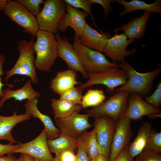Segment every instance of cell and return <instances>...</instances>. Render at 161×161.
Masks as SVG:
<instances>
[{
	"instance_id": "6da1fadb",
	"label": "cell",
	"mask_w": 161,
	"mask_h": 161,
	"mask_svg": "<svg viewBox=\"0 0 161 161\" xmlns=\"http://www.w3.org/2000/svg\"><path fill=\"white\" fill-rule=\"evenodd\" d=\"M33 44L36 56L34 64L38 70L49 72L58 57V43L54 34L39 30Z\"/></svg>"
},
{
	"instance_id": "7a4b0ae2",
	"label": "cell",
	"mask_w": 161,
	"mask_h": 161,
	"mask_svg": "<svg viewBox=\"0 0 161 161\" xmlns=\"http://www.w3.org/2000/svg\"><path fill=\"white\" fill-rule=\"evenodd\" d=\"M34 37H32L30 41L23 39L18 41L17 49L19 57L13 66L6 72L5 81H8L13 76L18 75L28 77L33 83H38L34 64Z\"/></svg>"
},
{
	"instance_id": "3957f363",
	"label": "cell",
	"mask_w": 161,
	"mask_h": 161,
	"mask_svg": "<svg viewBox=\"0 0 161 161\" xmlns=\"http://www.w3.org/2000/svg\"><path fill=\"white\" fill-rule=\"evenodd\" d=\"M118 66L126 72L128 78L124 85L115 89L114 92L127 91L145 97L150 93L154 79L161 71L159 67L148 72L140 73L125 61Z\"/></svg>"
},
{
	"instance_id": "277c9868",
	"label": "cell",
	"mask_w": 161,
	"mask_h": 161,
	"mask_svg": "<svg viewBox=\"0 0 161 161\" xmlns=\"http://www.w3.org/2000/svg\"><path fill=\"white\" fill-rule=\"evenodd\" d=\"M73 45L88 74L101 72L118 65L116 63L110 62L100 52L82 45L79 38L75 36L74 37Z\"/></svg>"
},
{
	"instance_id": "5b68a950",
	"label": "cell",
	"mask_w": 161,
	"mask_h": 161,
	"mask_svg": "<svg viewBox=\"0 0 161 161\" xmlns=\"http://www.w3.org/2000/svg\"><path fill=\"white\" fill-rule=\"evenodd\" d=\"M36 16L39 29L56 34L58 24L65 13V2L63 0H46Z\"/></svg>"
},
{
	"instance_id": "8992f818",
	"label": "cell",
	"mask_w": 161,
	"mask_h": 161,
	"mask_svg": "<svg viewBox=\"0 0 161 161\" xmlns=\"http://www.w3.org/2000/svg\"><path fill=\"white\" fill-rule=\"evenodd\" d=\"M100 105L86 111V114L94 117L100 116L109 117L117 121L126 111L129 92L120 91Z\"/></svg>"
},
{
	"instance_id": "52a82bcc",
	"label": "cell",
	"mask_w": 161,
	"mask_h": 161,
	"mask_svg": "<svg viewBox=\"0 0 161 161\" xmlns=\"http://www.w3.org/2000/svg\"><path fill=\"white\" fill-rule=\"evenodd\" d=\"M88 78L87 81L79 87L82 91L89 86L101 84L105 86L112 92H114L116 87L124 85L128 78L126 72L118 65L101 72L88 73Z\"/></svg>"
},
{
	"instance_id": "ba28073f",
	"label": "cell",
	"mask_w": 161,
	"mask_h": 161,
	"mask_svg": "<svg viewBox=\"0 0 161 161\" xmlns=\"http://www.w3.org/2000/svg\"><path fill=\"white\" fill-rule=\"evenodd\" d=\"M5 15L33 37L39 30L35 16L17 0H9L3 10Z\"/></svg>"
},
{
	"instance_id": "9c48e42d",
	"label": "cell",
	"mask_w": 161,
	"mask_h": 161,
	"mask_svg": "<svg viewBox=\"0 0 161 161\" xmlns=\"http://www.w3.org/2000/svg\"><path fill=\"white\" fill-rule=\"evenodd\" d=\"M18 146L11 154L23 153L32 157L35 161H53L47 143L46 131L44 128L40 134L31 141L25 143H19Z\"/></svg>"
},
{
	"instance_id": "30bf717a",
	"label": "cell",
	"mask_w": 161,
	"mask_h": 161,
	"mask_svg": "<svg viewBox=\"0 0 161 161\" xmlns=\"http://www.w3.org/2000/svg\"><path fill=\"white\" fill-rule=\"evenodd\" d=\"M75 112L64 118L55 119L56 125L60 131V134L71 138L78 139L91 127L89 122V116Z\"/></svg>"
},
{
	"instance_id": "8fae6325",
	"label": "cell",
	"mask_w": 161,
	"mask_h": 161,
	"mask_svg": "<svg viewBox=\"0 0 161 161\" xmlns=\"http://www.w3.org/2000/svg\"><path fill=\"white\" fill-rule=\"evenodd\" d=\"M94 118L93 126L96 130V139L101 154L109 160L116 121L106 116Z\"/></svg>"
},
{
	"instance_id": "7c38bea8",
	"label": "cell",
	"mask_w": 161,
	"mask_h": 161,
	"mask_svg": "<svg viewBox=\"0 0 161 161\" xmlns=\"http://www.w3.org/2000/svg\"><path fill=\"white\" fill-rule=\"evenodd\" d=\"M131 120L122 116L117 121L111 144L109 161L115 158L130 143L133 135Z\"/></svg>"
},
{
	"instance_id": "4fadbf2b",
	"label": "cell",
	"mask_w": 161,
	"mask_h": 161,
	"mask_svg": "<svg viewBox=\"0 0 161 161\" xmlns=\"http://www.w3.org/2000/svg\"><path fill=\"white\" fill-rule=\"evenodd\" d=\"M134 40L127 39L124 33L115 35L108 40L103 52L110 58L113 63L125 61L126 57L134 54L136 51L135 49L126 50L127 46Z\"/></svg>"
},
{
	"instance_id": "5bb4252c",
	"label": "cell",
	"mask_w": 161,
	"mask_h": 161,
	"mask_svg": "<svg viewBox=\"0 0 161 161\" xmlns=\"http://www.w3.org/2000/svg\"><path fill=\"white\" fill-rule=\"evenodd\" d=\"M55 36L58 43V57L65 62L69 69L79 72L84 78H88V74L83 67L73 45L66 37H62L58 32Z\"/></svg>"
},
{
	"instance_id": "9a60e30c",
	"label": "cell",
	"mask_w": 161,
	"mask_h": 161,
	"mask_svg": "<svg viewBox=\"0 0 161 161\" xmlns=\"http://www.w3.org/2000/svg\"><path fill=\"white\" fill-rule=\"evenodd\" d=\"M65 10L66 13L58 24V30L64 32L70 27L75 31V36L79 38L85 27L86 18L89 15L66 3Z\"/></svg>"
},
{
	"instance_id": "2e32d148",
	"label": "cell",
	"mask_w": 161,
	"mask_h": 161,
	"mask_svg": "<svg viewBox=\"0 0 161 161\" xmlns=\"http://www.w3.org/2000/svg\"><path fill=\"white\" fill-rule=\"evenodd\" d=\"M130 93L128 99L127 107L123 116L131 120H137L141 119L145 115L161 113L160 109L147 103L140 95L134 93Z\"/></svg>"
},
{
	"instance_id": "e0dca14e",
	"label": "cell",
	"mask_w": 161,
	"mask_h": 161,
	"mask_svg": "<svg viewBox=\"0 0 161 161\" xmlns=\"http://www.w3.org/2000/svg\"><path fill=\"white\" fill-rule=\"evenodd\" d=\"M111 37L110 32H99L86 23L83 32L79 38L81 44L93 50L101 52L103 51L106 44Z\"/></svg>"
},
{
	"instance_id": "ac0fdd59",
	"label": "cell",
	"mask_w": 161,
	"mask_h": 161,
	"mask_svg": "<svg viewBox=\"0 0 161 161\" xmlns=\"http://www.w3.org/2000/svg\"><path fill=\"white\" fill-rule=\"evenodd\" d=\"M38 98L28 100L26 101L24 106L26 113L30 114L31 117L39 119L43 124L46 131L47 140L55 139L60 135V131L56 127L50 117L42 113L37 107Z\"/></svg>"
},
{
	"instance_id": "d6986e66",
	"label": "cell",
	"mask_w": 161,
	"mask_h": 161,
	"mask_svg": "<svg viewBox=\"0 0 161 161\" xmlns=\"http://www.w3.org/2000/svg\"><path fill=\"white\" fill-rule=\"evenodd\" d=\"M151 13L145 11L143 14L139 17L133 18L126 24L120 26L114 31L116 32L118 30L125 32L129 39H140L145 33V30Z\"/></svg>"
},
{
	"instance_id": "ffe728a7",
	"label": "cell",
	"mask_w": 161,
	"mask_h": 161,
	"mask_svg": "<svg viewBox=\"0 0 161 161\" xmlns=\"http://www.w3.org/2000/svg\"><path fill=\"white\" fill-rule=\"evenodd\" d=\"M31 116L28 114H17L16 111L10 116L0 115V140L8 141L10 144H13L16 141L13 137L11 131L17 124L30 120Z\"/></svg>"
},
{
	"instance_id": "44dd1931",
	"label": "cell",
	"mask_w": 161,
	"mask_h": 161,
	"mask_svg": "<svg viewBox=\"0 0 161 161\" xmlns=\"http://www.w3.org/2000/svg\"><path fill=\"white\" fill-rule=\"evenodd\" d=\"M78 84L76 72L69 69L57 73L52 80L50 88L54 93L60 95Z\"/></svg>"
},
{
	"instance_id": "7402d4cb",
	"label": "cell",
	"mask_w": 161,
	"mask_h": 161,
	"mask_svg": "<svg viewBox=\"0 0 161 161\" xmlns=\"http://www.w3.org/2000/svg\"><path fill=\"white\" fill-rule=\"evenodd\" d=\"M31 80L29 79L22 87L19 89L14 90L7 88L3 90L4 95L0 99V108L2 107L6 101L11 98L21 101L40 97L41 95L40 93L34 89Z\"/></svg>"
},
{
	"instance_id": "603a6c76",
	"label": "cell",
	"mask_w": 161,
	"mask_h": 161,
	"mask_svg": "<svg viewBox=\"0 0 161 161\" xmlns=\"http://www.w3.org/2000/svg\"><path fill=\"white\" fill-rule=\"evenodd\" d=\"M152 128L151 123L148 122H143L134 140L129 144L128 153L133 158L138 156L144 150Z\"/></svg>"
},
{
	"instance_id": "cb8c5ba5",
	"label": "cell",
	"mask_w": 161,
	"mask_h": 161,
	"mask_svg": "<svg viewBox=\"0 0 161 161\" xmlns=\"http://www.w3.org/2000/svg\"><path fill=\"white\" fill-rule=\"evenodd\" d=\"M115 1L122 4L124 7L123 11L119 14L120 16L135 11L142 10L161 14V1L156 0L153 3L147 4L144 1L132 0L126 1L124 0H116Z\"/></svg>"
},
{
	"instance_id": "d4e9b609",
	"label": "cell",
	"mask_w": 161,
	"mask_h": 161,
	"mask_svg": "<svg viewBox=\"0 0 161 161\" xmlns=\"http://www.w3.org/2000/svg\"><path fill=\"white\" fill-rule=\"evenodd\" d=\"M50 105L55 119L66 118L75 112H79L82 108L81 105L60 98H52Z\"/></svg>"
},
{
	"instance_id": "484cf974",
	"label": "cell",
	"mask_w": 161,
	"mask_h": 161,
	"mask_svg": "<svg viewBox=\"0 0 161 161\" xmlns=\"http://www.w3.org/2000/svg\"><path fill=\"white\" fill-rule=\"evenodd\" d=\"M47 143L51 153H54L55 156H57L65 150L71 149L74 151L78 148L79 139L60 134L55 139L47 140Z\"/></svg>"
},
{
	"instance_id": "4316f807",
	"label": "cell",
	"mask_w": 161,
	"mask_h": 161,
	"mask_svg": "<svg viewBox=\"0 0 161 161\" xmlns=\"http://www.w3.org/2000/svg\"><path fill=\"white\" fill-rule=\"evenodd\" d=\"M81 137L86 150L91 160L102 154L97 140L96 130L95 128L91 131H85Z\"/></svg>"
},
{
	"instance_id": "83f0119b",
	"label": "cell",
	"mask_w": 161,
	"mask_h": 161,
	"mask_svg": "<svg viewBox=\"0 0 161 161\" xmlns=\"http://www.w3.org/2000/svg\"><path fill=\"white\" fill-rule=\"evenodd\" d=\"M106 98L103 90L89 89L83 96L81 105L83 109L90 107H95L103 103Z\"/></svg>"
},
{
	"instance_id": "f1b7e54d",
	"label": "cell",
	"mask_w": 161,
	"mask_h": 161,
	"mask_svg": "<svg viewBox=\"0 0 161 161\" xmlns=\"http://www.w3.org/2000/svg\"><path fill=\"white\" fill-rule=\"evenodd\" d=\"M144 149L150 150L157 154L161 153V132H157L152 128Z\"/></svg>"
},
{
	"instance_id": "f546056e",
	"label": "cell",
	"mask_w": 161,
	"mask_h": 161,
	"mask_svg": "<svg viewBox=\"0 0 161 161\" xmlns=\"http://www.w3.org/2000/svg\"><path fill=\"white\" fill-rule=\"evenodd\" d=\"M82 92L79 87L75 86L60 95V98L81 105L83 96Z\"/></svg>"
},
{
	"instance_id": "4dcf8cb0",
	"label": "cell",
	"mask_w": 161,
	"mask_h": 161,
	"mask_svg": "<svg viewBox=\"0 0 161 161\" xmlns=\"http://www.w3.org/2000/svg\"><path fill=\"white\" fill-rule=\"evenodd\" d=\"M65 2L75 8H81L89 15L95 25L91 12V6L92 4L89 0H65Z\"/></svg>"
},
{
	"instance_id": "1f68e13d",
	"label": "cell",
	"mask_w": 161,
	"mask_h": 161,
	"mask_svg": "<svg viewBox=\"0 0 161 161\" xmlns=\"http://www.w3.org/2000/svg\"><path fill=\"white\" fill-rule=\"evenodd\" d=\"M36 17L41 11L40 5L43 4V0H17Z\"/></svg>"
},
{
	"instance_id": "d6a6232c",
	"label": "cell",
	"mask_w": 161,
	"mask_h": 161,
	"mask_svg": "<svg viewBox=\"0 0 161 161\" xmlns=\"http://www.w3.org/2000/svg\"><path fill=\"white\" fill-rule=\"evenodd\" d=\"M156 108L159 109L161 106V83L160 82L153 93L145 97L144 100Z\"/></svg>"
},
{
	"instance_id": "836d02e7",
	"label": "cell",
	"mask_w": 161,
	"mask_h": 161,
	"mask_svg": "<svg viewBox=\"0 0 161 161\" xmlns=\"http://www.w3.org/2000/svg\"><path fill=\"white\" fill-rule=\"evenodd\" d=\"M138 157L140 161H161L160 154L147 149H144Z\"/></svg>"
},
{
	"instance_id": "e575fe53",
	"label": "cell",
	"mask_w": 161,
	"mask_h": 161,
	"mask_svg": "<svg viewBox=\"0 0 161 161\" xmlns=\"http://www.w3.org/2000/svg\"><path fill=\"white\" fill-rule=\"evenodd\" d=\"M79 139V144L75 161H91L86 150L81 136Z\"/></svg>"
},
{
	"instance_id": "d590c367",
	"label": "cell",
	"mask_w": 161,
	"mask_h": 161,
	"mask_svg": "<svg viewBox=\"0 0 161 161\" xmlns=\"http://www.w3.org/2000/svg\"><path fill=\"white\" fill-rule=\"evenodd\" d=\"M76 159V155L74 151L71 149L64 150L54 157V160L56 161H75Z\"/></svg>"
},
{
	"instance_id": "8d00e7d4",
	"label": "cell",
	"mask_w": 161,
	"mask_h": 161,
	"mask_svg": "<svg viewBox=\"0 0 161 161\" xmlns=\"http://www.w3.org/2000/svg\"><path fill=\"white\" fill-rule=\"evenodd\" d=\"M93 4H97L101 5L103 7L104 16L109 15L110 11L112 10L111 3H113L114 0H89Z\"/></svg>"
},
{
	"instance_id": "74e56055",
	"label": "cell",
	"mask_w": 161,
	"mask_h": 161,
	"mask_svg": "<svg viewBox=\"0 0 161 161\" xmlns=\"http://www.w3.org/2000/svg\"><path fill=\"white\" fill-rule=\"evenodd\" d=\"M127 146L115 158L110 161H135L129 155Z\"/></svg>"
},
{
	"instance_id": "f35d334b",
	"label": "cell",
	"mask_w": 161,
	"mask_h": 161,
	"mask_svg": "<svg viewBox=\"0 0 161 161\" xmlns=\"http://www.w3.org/2000/svg\"><path fill=\"white\" fill-rule=\"evenodd\" d=\"M18 146L11 144H3L0 143V156H4L5 154H11L13 151Z\"/></svg>"
},
{
	"instance_id": "ab89813d",
	"label": "cell",
	"mask_w": 161,
	"mask_h": 161,
	"mask_svg": "<svg viewBox=\"0 0 161 161\" xmlns=\"http://www.w3.org/2000/svg\"><path fill=\"white\" fill-rule=\"evenodd\" d=\"M6 57L5 56L2 54H0V97H2L4 95V93L2 90V87L4 85L1 80V76L3 75L4 71L3 69V66L4 63L5 62Z\"/></svg>"
},
{
	"instance_id": "60d3db41",
	"label": "cell",
	"mask_w": 161,
	"mask_h": 161,
	"mask_svg": "<svg viewBox=\"0 0 161 161\" xmlns=\"http://www.w3.org/2000/svg\"><path fill=\"white\" fill-rule=\"evenodd\" d=\"M17 159L12 154H8L6 156H0V161H15Z\"/></svg>"
},
{
	"instance_id": "b9f144b4",
	"label": "cell",
	"mask_w": 161,
	"mask_h": 161,
	"mask_svg": "<svg viewBox=\"0 0 161 161\" xmlns=\"http://www.w3.org/2000/svg\"><path fill=\"white\" fill-rule=\"evenodd\" d=\"M91 161H109L102 154H100Z\"/></svg>"
},
{
	"instance_id": "7bdbcfd3",
	"label": "cell",
	"mask_w": 161,
	"mask_h": 161,
	"mask_svg": "<svg viewBox=\"0 0 161 161\" xmlns=\"http://www.w3.org/2000/svg\"><path fill=\"white\" fill-rule=\"evenodd\" d=\"M9 0H0V11L4 10Z\"/></svg>"
},
{
	"instance_id": "ee69618b",
	"label": "cell",
	"mask_w": 161,
	"mask_h": 161,
	"mask_svg": "<svg viewBox=\"0 0 161 161\" xmlns=\"http://www.w3.org/2000/svg\"><path fill=\"white\" fill-rule=\"evenodd\" d=\"M148 117L151 119L160 118L161 117V113L152 114L148 116Z\"/></svg>"
},
{
	"instance_id": "f6af8a7d",
	"label": "cell",
	"mask_w": 161,
	"mask_h": 161,
	"mask_svg": "<svg viewBox=\"0 0 161 161\" xmlns=\"http://www.w3.org/2000/svg\"><path fill=\"white\" fill-rule=\"evenodd\" d=\"M24 157L25 161H35L30 156L25 154L22 153Z\"/></svg>"
},
{
	"instance_id": "bcb514c9",
	"label": "cell",
	"mask_w": 161,
	"mask_h": 161,
	"mask_svg": "<svg viewBox=\"0 0 161 161\" xmlns=\"http://www.w3.org/2000/svg\"><path fill=\"white\" fill-rule=\"evenodd\" d=\"M21 155L20 157L17 159L15 161H25L24 157L22 153H20Z\"/></svg>"
},
{
	"instance_id": "7dc6e473",
	"label": "cell",
	"mask_w": 161,
	"mask_h": 161,
	"mask_svg": "<svg viewBox=\"0 0 161 161\" xmlns=\"http://www.w3.org/2000/svg\"><path fill=\"white\" fill-rule=\"evenodd\" d=\"M135 161H140L138 157V156L136 157V160Z\"/></svg>"
},
{
	"instance_id": "c3c4849f",
	"label": "cell",
	"mask_w": 161,
	"mask_h": 161,
	"mask_svg": "<svg viewBox=\"0 0 161 161\" xmlns=\"http://www.w3.org/2000/svg\"><path fill=\"white\" fill-rule=\"evenodd\" d=\"M53 161H56L54 160H54H53Z\"/></svg>"
}]
</instances>
